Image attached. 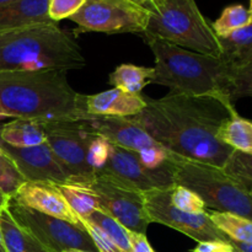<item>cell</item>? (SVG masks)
Segmentation results:
<instances>
[{
    "label": "cell",
    "mask_w": 252,
    "mask_h": 252,
    "mask_svg": "<svg viewBox=\"0 0 252 252\" xmlns=\"http://www.w3.org/2000/svg\"><path fill=\"white\" fill-rule=\"evenodd\" d=\"M147 106L133 117L160 145L184 159L223 169L234 150L218 139L220 126L236 115L234 106L214 97L177 95L161 98L145 96Z\"/></svg>",
    "instance_id": "obj_1"
},
{
    "label": "cell",
    "mask_w": 252,
    "mask_h": 252,
    "mask_svg": "<svg viewBox=\"0 0 252 252\" xmlns=\"http://www.w3.org/2000/svg\"><path fill=\"white\" fill-rule=\"evenodd\" d=\"M84 96L71 88L66 70L0 71V105L12 120H90Z\"/></svg>",
    "instance_id": "obj_2"
},
{
    "label": "cell",
    "mask_w": 252,
    "mask_h": 252,
    "mask_svg": "<svg viewBox=\"0 0 252 252\" xmlns=\"http://www.w3.org/2000/svg\"><path fill=\"white\" fill-rule=\"evenodd\" d=\"M143 38L155 58L153 84L166 86L171 94L207 96L234 106L230 98L231 68L223 59L189 51L155 37Z\"/></svg>",
    "instance_id": "obj_3"
},
{
    "label": "cell",
    "mask_w": 252,
    "mask_h": 252,
    "mask_svg": "<svg viewBox=\"0 0 252 252\" xmlns=\"http://www.w3.org/2000/svg\"><path fill=\"white\" fill-rule=\"evenodd\" d=\"M86 59L74 37L56 22L0 33V71L76 70Z\"/></svg>",
    "instance_id": "obj_4"
},
{
    "label": "cell",
    "mask_w": 252,
    "mask_h": 252,
    "mask_svg": "<svg viewBox=\"0 0 252 252\" xmlns=\"http://www.w3.org/2000/svg\"><path fill=\"white\" fill-rule=\"evenodd\" d=\"M143 37H155L189 51L221 57L219 38L203 16L196 0H164L150 9Z\"/></svg>",
    "instance_id": "obj_5"
},
{
    "label": "cell",
    "mask_w": 252,
    "mask_h": 252,
    "mask_svg": "<svg viewBox=\"0 0 252 252\" xmlns=\"http://www.w3.org/2000/svg\"><path fill=\"white\" fill-rule=\"evenodd\" d=\"M175 186H182L198 194L207 208L228 212L252 220L250 189L220 167L175 157L171 160Z\"/></svg>",
    "instance_id": "obj_6"
},
{
    "label": "cell",
    "mask_w": 252,
    "mask_h": 252,
    "mask_svg": "<svg viewBox=\"0 0 252 252\" xmlns=\"http://www.w3.org/2000/svg\"><path fill=\"white\" fill-rule=\"evenodd\" d=\"M150 10L128 0H86L80 10L70 17L80 32L144 33Z\"/></svg>",
    "instance_id": "obj_7"
},
{
    "label": "cell",
    "mask_w": 252,
    "mask_h": 252,
    "mask_svg": "<svg viewBox=\"0 0 252 252\" xmlns=\"http://www.w3.org/2000/svg\"><path fill=\"white\" fill-rule=\"evenodd\" d=\"M6 209L14 220L48 252H62L69 249L98 252L89 234L80 226L27 208L11 198L7 199Z\"/></svg>",
    "instance_id": "obj_8"
},
{
    "label": "cell",
    "mask_w": 252,
    "mask_h": 252,
    "mask_svg": "<svg viewBox=\"0 0 252 252\" xmlns=\"http://www.w3.org/2000/svg\"><path fill=\"white\" fill-rule=\"evenodd\" d=\"M46 142L68 176V182L90 185L95 175L86 161L90 129L85 121L43 122Z\"/></svg>",
    "instance_id": "obj_9"
},
{
    "label": "cell",
    "mask_w": 252,
    "mask_h": 252,
    "mask_svg": "<svg viewBox=\"0 0 252 252\" xmlns=\"http://www.w3.org/2000/svg\"><path fill=\"white\" fill-rule=\"evenodd\" d=\"M85 123L89 129L105 137L111 144L134 153L147 169H161L176 157L129 118L91 116Z\"/></svg>",
    "instance_id": "obj_10"
},
{
    "label": "cell",
    "mask_w": 252,
    "mask_h": 252,
    "mask_svg": "<svg viewBox=\"0 0 252 252\" xmlns=\"http://www.w3.org/2000/svg\"><path fill=\"white\" fill-rule=\"evenodd\" d=\"M100 199L101 211L133 233L145 234L150 220L144 206V192L125 186L106 174L96 175L90 184Z\"/></svg>",
    "instance_id": "obj_11"
},
{
    "label": "cell",
    "mask_w": 252,
    "mask_h": 252,
    "mask_svg": "<svg viewBox=\"0 0 252 252\" xmlns=\"http://www.w3.org/2000/svg\"><path fill=\"white\" fill-rule=\"evenodd\" d=\"M170 189H150L144 192L145 212L150 223L162 224L175 229L197 243L229 240L212 223L207 212L191 214L175 208L170 201Z\"/></svg>",
    "instance_id": "obj_12"
},
{
    "label": "cell",
    "mask_w": 252,
    "mask_h": 252,
    "mask_svg": "<svg viewBox=\"0 0 252 252\" xmlns=\"http://www.w3.org/2000/svg\"><path fill=\"white\" fill-rule=\"evenodd\" d=\"M100 174L108 175L125 186L142 192L150 189H170L175 186L171 161L161 169H147L134 153L115 144H111L107 164Z\"/></svg>",
    "instance_id": "obj_13"
},
{
    "label": "cell",
    "mask_w": 252,
    "mask_h": 252,
    "mask_svg": "<svg viewBox=\"0 0 252 252\" xmlns=\"http://www.w3.org/2000/svg\"><path fill=\"white\" fill-rule=\"evenodd\" d=\"M0 148L11 158L26 181L53 184H65L69 181L47 142L36 147L15 148L0 140Z\"/></svg>",
    "instance_id": "obj_14"
},
{
    "label": "cell",
    "mask_w": 252,
    "mask_h": 252,
    "mask_svg": "<svg viewBox=\"0 0 252 252\" xmlns=\"http://www.w3.org/2000/svg\"><path fill=\"white\" fill-rule=\"evenodd\" d=\"M10 198L21 206L39 213L80 226L78 214L71 209L65 198L62 196L61 191L57 189V185L53 182L26 181Z\"/></svg>",
    "instance_id": "obj_15"
},
{
    "label": "cell",
    "mask_w": 252,
    "mask_h": 252,
    "mask_svg": "<svg viewBox=\"0 0 252 252\" xmlns=\"http://www.w3.org/2000/svg\"><path fill=\"white\" fill-rule=\"evenodd\" d=\"M145 106V96L117 88L84 96V107L89 116L128 118L142 112Z\"/></svg>",
    "instance_id": "obj_16"
},
{
    "label": "cell",
    "mask_w": 252,
    "mask_h": 252,
    "mask_svg": "<svg viewBox=\"0 0 252 252\" xmlns=\"http://www.w3.org/2000/svg\"><path fill=\"white\" fill-rule=\"evenodd\" d=\"M49 0H16L0 6V33L38 24H51Z\"/></svg>",
    "instance_id": "obj_17"
},
{
    "label": "cell",
    "mask_w": 252,
    "mask_h": 252,
    "mask_svg": "<svg viewBox=\"0 0 252 252\" xmlns=\"http://www.w3.org/2000/svg\"><path fill=\"white\" fill-rule=\"evenodd\" d=\"M0 140L15 148L36 147L46 143L43 122L27 118H14L0 126Z\"/></svg>",
    "instance_id": "obj_18"
},
{
    "label": "cell",
    "mask_w": 252,
    "mask_h": 252,
    "mask_svg": "<svg viewBox=\"0 0 252 252\" xmlns=\"http://www.w3.org/2000/svg\"><path fill=\"white\" fill-rule=\"evenodd\" d=\"M0 233L6 252H48L14 220L6 206L0 211Z\"/></svg>",
    "instance_id": "obj_19"
},
{
    "label": "cell",
    "mask_w": 252,
    "mask_h": 252,
    "mask_svg": "<svg viewBox=\"0 0 252 252\" xmlns=\"http://www.w3.org/2000/svg\"><path fill=\"white\" fill-rule=\"evenodd\" d=\"M221 47L220 58L231 69L243 65L252 57V22L248 26L219 37Z\"/></svg>",
    "instance_id": "obj_20"
},
{
    "label": "cell",
    "mask_w": 252,
    "mask_h": 252,
    "mask_svg": "<svg viewBox=\"0 0 252 252\" xmlns=\"http://www.w3.org/2000/svg\"><path fill=\"white\" fill-rule=\"evenodd\" d=\"M217 137L235 152L252 155V121L240 117L239 113L220 126Z\"/></svg>",
    "instance_id": "obj_21"
},
{
    "label": "cell",
    "mask_w": 252,
    "mask_h": 252,
    "mask_svg": "<svg viewBox=\"0 0 252 252\" xmlns=\"http://www.w3.org/2000/svg\"><path fill=\"white\" fill-rule=\"evenodd\" d=\"M62 196L79 217L89 218L94 212L101 211L100 199L90 185L78 182L56 184Z\"/></svg>",
    "instance_id": "obj_22"
},
{
    "label": "cell",
    "mask_w": 252,
    "mask_h": 252,
    "mask_svg": "<svg viewBox=\"0 0 252 252\" xmlns=\"http://www.w3.org/2000/svg\"><path fill=\"white\" fill-rule=\"evenodd\" d=\"M154 68L121 64L108 76V83L115 88L132 94H140V91L149 84H153Z\"/></svg>",
    "instance_id": "obj_23"
},
{
    "label": "cell",
    "mask_w": 252,
    "mask_h": 252,
    "mask_svg": "<svg viewBox=\"0 0 252 252\" xmlns=\"http://www.w3.org/2000/svg\"><path fill=\"white\" fill-rule=\"evenodd\" d=\"M209 219L219 231L229 240L238 243H252V220L245 217L228 212H218L207 209Z\"/></svg>",
    "instance_id": "obj_24"
},
{
    "label": "cell",
    "mask_w": 252,
    "mask_h": 252,
    "mask_svg": "<svg viewBox=\"0 0 252 252\" xmlns=\"http://www.w3.org/2000/svg\"><path fill=\"white\" fill-rule=\"evenodd\" d=\"M251 22L252 19L249 9H246L244 5L235 4L226 6L223 10L220 16L212 24V29L219 38V37L228 36L229 33L236 30L248 26Z\"/></svg>",
    "instance_id": "obj_25"
},
{
    "label": "cell",
    "mask_w": 252,
    "mask_h": 252,
    "mask_svg": "<svg viewBox=\"0 0 252 252\" xmlns=\"http://www.w3.org/2000/svg\"><path fill=\"white\" fill-rule=\"evenodd\" d=\"M85 219H88L89 221L98 226L112 240V243L120 249L121 252H132L129 230L126 229L123 225H121L115 218L108 216L103 211H96L89 218Z\"/></svg>",
    "instance_id": "obj_26"
},
{
    "label": "cell",
    "mask_w": 252,
    "mask_h": 252,
    "mask_svg": "<svg viewBox=\"0 0 252 252\" xmlns=\"http://www.w3.org/2000/svg\"><path fill=\"white\" fill-rule=\"evenodd\" d=\"M111 143L102 135L90 130L86 147V161L94 175L102 172L110 157Z\"/></svg>",
    "instance_id": "obj_27"
},
{
    "label": "cell",
    "mask_w": 252,
    "mask_h": 252,
    "mask_svg": "<svg viewBox=\"0 0 252 252\" xmlns=\"http://www.w3.org/2000/svg\"><path fill=\"white\" fill-rule=\"evenodd\" d=\"M25 182L26 180L11 158L0 148V193L10 198Z\"/></svg>",
    "instance_id": "obj_28"
},
{
    "label": "cell",
    "mask_w": 252,
    "mask_h": 252,
    "mask_svg": "<svg viewBox=\"0 0 252 252\" xmlns=\"http://www.w3.org/2000/svg\"><path fill=\"white\" fill-rule=\"evenodd\" d=\"M170 201L175 208L186 213L202 214L207 212V207L201 197L186 187H172L170 189Z\"/></svg>",
    "instance_id": "obj_29"
},
{
    "label": "cell",
    "mask_w": 252,
    "mask_h": 252,
    "mask_svg": "<svg viewBox=\"0 0 252 252\" xmlns=\"http://www.w3.org/2000/svg\"><path fill=\"white\" fill-rule=\"evenodd\" d=\"M252 97V57L243 65L231 69L230 98Z\"/></svg>",
    "instance_id": "obj_30"
},
{
    "label": "cell",
    "mask_w": 252,
    "mask_h": 252,
    "mask_svg": "<svg viewBox=\"0 0 252 252\" xmlns=\"http://www.w3.org/2000/svg\"><path fill=\"white\" fill-rule=\"evenodd\" d=\"M223 170L243 182L249 189L252 187V155L234 150Z\"/></svg>",
    "instance_id": "obj_31"
},
{
    "label": "cell",
    "mask_w": 252,
    "mask_h": 252,
    "mask_svg": "<svg viewBox=\"0 0 252 252\" xmlns=\"http://www.w3.org/2000/svg\"><path fill=\"white\" fill-rule=\"evenodd\" d=\"M86 0H49L48 15L53 22L70 19L83 7Z\"/></svg>",
    "instance_id": "obj_32"
},
{
    "label": "cell",
    "mask_w": 252,
    "mask_h": 252,
    "mask_svg": "<svg viewBox=\"0 0 252 252\" xmlns=\"http://www.w3.org/2000/svg\"><path fill=\"white\" fill-rule=\"evenodd\" d=\"M79 221H80L81 228L89 234L91 240L94 241L98 252H121L120 249L112 243V240L98 226H96L95 224H93L83 217H79Z\"/></svg>",
    "instance_id": "obj_33"
},
{
    "label": "cell",
    "mask_w": 252,
    "mask_h": 252,
    "mask_svg": "<svg viewBox=\"0 0 252 252\" xmlns=\"http://www.w3.org/2000/svg\"><path fill=\"white\" fill-rule=\"evenodd\" d=\"M187 252H236L229 240H211L197 244L196 248Z\"/></svg>",
    "instance_id": "obj_34"
},
{
    "label": "cell",
    "mask_w": 252,
    "mask_h": 252,
    "mask_svg": "<svg viewBox=\"0 0 252 252\" xmlns=\"http://www.w3.org/2000/svg\"><path fill=\"white\" fill-rule=\"evenodd\" d=\"M129 240L132 252H155L149 241H148L145 234L129 231Z\"/></svg>",
    "instance_id": "obj_35"
},
{
    "label": "cell",
    "mask_w": 252,
    "mask_h": 252,
    "mask_svg": "<svg viewBox=\"0 0 252 252\" xmlns=\"http://www.w3.org/2000/svg\"><path fill=\"white\" fill-rule=\"evenodd\" d=\"M229 241L235 248L236 252H252V243H238V241L233 240Z\"/></svg>",
    "instance_id": "obj_36"
},
{
    "label": "cell",
    "mask_w": 252,
    "mask_h": 252,
    "mask_svg": "<svg viewBox=\"0 0 252 252\" xmlns=\"http://www.w3.org/2000/svg\"><path fill=\"white\" fill-rule=\"evenodd\" d=\"M128 1H132V2H134V4L140 5V6L147 7V9H149V10H150V7H152V4H150L149 0H128Z\"/></svg>",
    "instance_id": "obj_37"
},
{
    "label": "cell",
    "mask_w": 252,
    "mask_h": 252,
    "mask_svg": "<svg viewBox=\"0 0 252 252\" xmlns=\"http://www.w3.org/2000/svg\"><path fill=\"white\" fill-rule=\"evenodd\" d=\"M7 197H5V196H2L1 193H0V211H1L2 208H4L5 206H6V203H7Z\"/></svg>",
    "instance_id": "obj_38"
},
{
    "label": "cell",
    "mask_w": 252,
    "mask_h": 252,
    "mask_svg": "<svg viewBox=\"0 0 252 252\" xmlns=\"http://www.w3.org/2000/svg\"><path fill=\"white\" fill-rule=\"evenodd\" d=\"M149 1H150V4H152V7H150V9H153V7H155V6H158L159 4H161L164 0H149Z\"/></svg>",
    "instance_id": "obj_39"
},
{
    "label": "cell",
    "mask_w": 252,
    "mask_h": 252,
    "mask_svg": "<svg viewBox=\"0 0 252 252\" xmlns=\"http://www.w3.org/2000/svg\"><path fill=\"white\" fill-rule=\"evenodd\" d=\"M5 118H9V117H7L6 113H5V112H4V110H2L1 105H0V121L5 120Z\"/></svg>",
    "instance_id": "obj_40"
},
{
    "label": "cell",
    "mask_w": 252,
    "mask_h": 252,
    "mask_svg": "<svg viewBox=\"0 0 252 252\" xmlns=\"http://www.w3.org/2000/svg\"><path fill=\"white\" fill-rule=\"evenodd\" d=\"M62 252H93V251H86V250H80V249H69V250H64Z\"/></svg>",
    "instance_id": "obj_41"
},
{
    "label": "cell",
    "mask_w": 252,
    "mask_h": 252,
    "mask_svg": "<svg viewBox=\"0 0 252 252\" xmlns=\"http://www.w3.org/2000/svg\"><path fill=\"white\" fill-rule=\"evenodd\" d=\"M0 252H6V250H5L4 243H2V236H1V233H0Z\"/></svg>",
    "instance_id": "obj_42"
},
{
    "label": "cell",
    "mask_w": 252,
    "mask_h": 252,
    "mask_svg": "<svg viewBox=\"0 0 252 252\" xmlns=\"http://www.w3.org/2000/svg\"><path fill=\"white\" fill-rule=\"evenodd\" d=\"M12 1H16V0H0V6H2V5H6V4H10V2Z\"/></svg>",
    "instance_id": "obj_43"
},
{
    "label": "cell",
    "mask_w": 252,
    "mask_h": 252,
    "mask_svg": "<svg viewBox=\"0 0 252 252\" xmlns=\"http://www.w3.org/2000/svg\"><path fill=\"white\" fill-rule=\"evenodd\" d=\"M249 11H250L251 19H252V0H250V9H249Z\"/></svg>",
    "instance_id": "obj_44"
},
{
    "label": "cell",
    "mask_w": 252,
    "mask_h": 252,
    "mask_svg": "<svg viewBox=\"0 0 252 252\" xmlns=\"http://www.w3.org/2000/svg\"><path fill=\"white\" fill-rule=\"evenodd\" d=\"M250 194H251V197H252V187L250 189Z\"/></svg>",
    "instance_id": "obj_45"
}]
</instances>
